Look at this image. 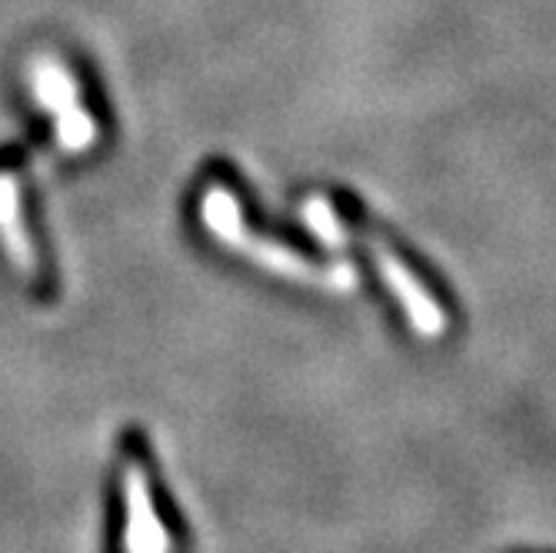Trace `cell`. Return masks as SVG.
<instances>
[{"instance_id": "1", "label": "cell", "mask_w": 556, "mask_h": 553, "mask_svg": "<svg viewBox=\"0 0 556 553\" xmlns=\"http://www.w3.org/2000/svg\"><path fill=\"white\" fill-rule=\"evenodd\" d=\"M200 221L211 230L214 240H220L224 247L237 250V254H247L254 264L290 277V280H307V284H320L330 290H353L357 284V271L350 264H333V267H317L311 257L296 254V250L277 243V240H264L254 230L247 227L240 200L227 184H207L204 193H200Z\"/></svg>"}, {"instance_id": "2", "label": "cell", "mask_w": 556, "mask_h": 553, "mask_svg": "<svg viewBox=\"0 0 556 553\" xmlns=\"http://www.w3.org/2000/svg\"><path fill=\"white\" fill-rule=\"evenodd\" d=\"M27 93L34 97L37 111L47 117L50 140L67 158H84L100 143V117L87 100V87L80 74L58 54H34L24 71Z\"/></svg>"}, {"instance_id": "3", "label": "cell", "mask_w": 556, "mask_h": 553, "mask_svg": "<svg viewBox=\"0 0 556 553\" xmlns=\"http://www.w3.org/2000/svg\"><path fill=\"white\" fill-rule=\"evenodd\" d=\"M0 250L37 300H50L58 293L54 264H50V254L34 224V211L27 208L21 150H0Z\"/></svg>"}, {"instance_id": "4", "label": "cell", "mask_w": 556, "mask_h": 553, "mask_svg": "<svg viewBox=\"0 0 556 553\" xmlns=\"http://www.w3.org/2000/svg\"><path fill=\"white\" fill-rule=\"evenodd\" d=\"M117 504H121V537L124 550H174L177 537L161 517V500L154 487V467H150L147 447L140 433H127L121 440L117 461Z\"/></svg>"}, {"instance_id": "5", "label": "cell", "mask_w": 556, "mask_h": 553, "mask_svg": "<svg viewBox=\"0 0 556 553\" xmlns=\"http://www.w3.org/2000/svg\"><path fill=\"white\" fill-rule=\"evenodd\" d=\"M367 250H370V257H374L383 284L393 290V297L403 304V311H407L414 330L424 334V337H440L446 330V314L437 304V297L414 277V271L403 264L383 240H374L370 237L367 240Z\"/></svg>"}, {"instance_id": "6", "label": "cell", "mask_w": 556, "mask_h": 553, "mask_svg": "<svg viewBox=\"0 0 556 553\" xmlns=\"http://www.w3.org/2000/svg\"><path fill=\"white\" fill-rule=\"evenodd\" d=\"M303 221H307V227L327 243V247H346L350 237L343 234L340 221H337V211L327 197H307V204H303Z\"/></svg>"}]
</instances>
